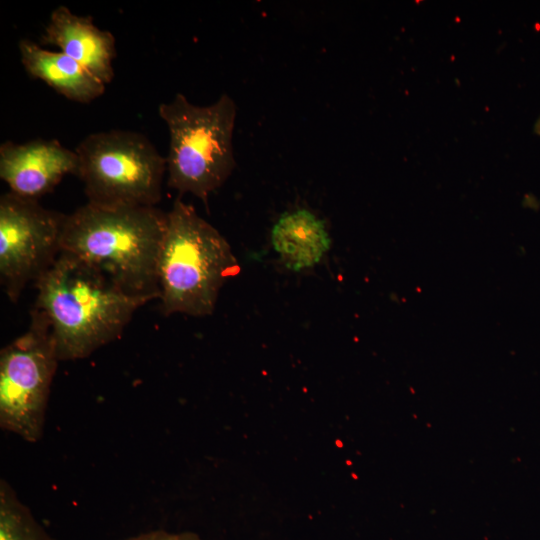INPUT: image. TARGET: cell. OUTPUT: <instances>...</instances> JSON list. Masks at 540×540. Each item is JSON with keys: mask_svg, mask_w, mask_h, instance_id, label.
Instances as JSON below:
<instances>
[{"mask_svg": "<svg viewBox=\"0 0 540 540\" xmlns=\"http://www.w3.org/2000/svg\"><path fill=\"white\" fill-rule=\"evenodd\" d=\"M34 307L48 320L60 361L78 360L121 336L153 299L133 295L87 262L59 253L34 284Z\"/></svg>", "mask_w": 540, "mask_h": 540, "instance_id": "1", "label": "cell"}, {"mask_svg": "<svg viewBox=\"0 0 540 540\" xmlns=\"http://www.w3.org/2000/svg\"><path fill=\"white\" fill-rule=\"evenodd\" d=\"M167 213L156 206L87 202L66 215L60 251L102 271L133 295L159 299L158 262Z\"/></svg>", "mask_w": 540, "mask_h": 540, "instance_id": "2", "label": "cell"}, {"mask_svg": "<svg viewBox=\"0 0 540 540\" xmlns=\"http://www.w3.org/2000/svg\"><path fill=\"white\" fill-rule=\"evenodd\" d=\"M237 271V260L225 238L177 198L167 212L158 262L163 313L212 314L222 285Z\"/></svg>", "mask_w": 540, "mask_h": 540, "instance_id": "3", "label": "cell"}, {"mask_svg": "<svg viewBox=\"0 0 540 540\" xmlns=\"http://www.w3.org/2000/svg\"><path fill=\"white\" fill-rule=\"evenodd\" d=\"M169 131L166 157L168 186L179 194L190 193L205 205L236 166L233 131L237 107L223 94L208 106H197L181 93L158 107Z\"/></svg>", "mask_w": 540, "mask_h": 540, "instance_id": "4", "label": "cell"}, {"mask_svg": "<svg viewBox=\"0 0 540 540\" xmlns=\"http://www.w3.org/2000/svg\"><path fill=\"white\" fill-rule=\"evenodd\" d=\"M76 176L88 202L105 206H156L167 160L143 134L128 130L91 133L74 149Z\"/></svg>", "mask_w": 540, "mask_h": 540, "instance_id": "5", "label": "cell"}, {"mask_svg": "<svg viewBox=\"0 0 540 540\" xmlns=\"http://www.w3.org/2000/svg\"><path fill=\"white\" fill-rule=\"evenodd\" d=\"M51 327L33 308L28 329L0 353V426L27 442L40 440L59 362Z\"/></svg>", "mask_w": 540, "mask_h": 540, "instance_id": "6", "label": "cell"}, {"mask_svg": "<svg viewBox=\"0 0 540 540\" xmlns=\"http://www.w3.org/2000/svg\"><path fill=\"white\" fill-rule=\"evenodd\" d=\"M66 215L7 192L0 197V279L11 302L49 269L60 253Z\"/></svg>", "mask_w": 540, "mask_h": 540, "instance_id": "7", "label": "cell"}, {"mask_svg": "<svg viewBox=\"0 0 540 540\" xmlns=\"http://www.w3.org/2000/svg\"><path fill=\"white\" fill-rule=\"evenodd\" d=\"M77 169L76 151L56 139L5 141L0 146V178L10 192L22 197L38 200L66 175H76Z\"/></svg>", "mask_w": 540, "mask_h": 540, "instance_id": "8", "label": "cell"}, {"mask_svg": "<svg viewBox=\"0 0 540 540\" xmlns=\"http://www.w3.org/2000/svg\"><path fill=\"white\" fill-rule=\"evenodd\" d=\"M41 40L59 47L105 85L114 78L115 37L98 28L90 16L76 15L68 7L58 6L52 11Z\"/></svg>", "mask_w": 540, "mask_h": 540, "instance_id": "9", "label": "cell"}, {"mask_svg": "<svg viewBox=\"0 0 540 540\" xmlns=\"http://www.w3.org/2000/svg\"><path fill=\"white\" fill-rule=\"evenodd\" d=\"M18 47L26 72L65 98L90 103L105 92L102 81L63 52L46 50L28 39L21 40Z\"/></svg>", "mask_w": 540, "mask_h": 540, "instance_id": "10", "label": "cell"}, {"mask_svg": "<svg viewBox=\"0 0 540 540\" xmlns=\"http://www.w3.org/2000/svg\"><path fill=\"white\" fill-rule=\"evenodd\" d=\"M271 243L283 265L298 272L319 263L330 249L331 239L324 221L302 208L277 219Z\"/></svg>", "mask_w": 540, "mask_h": 540, "instance_id": "11", "label": "cell"}, {"mask_svg": "<svg viewBox=\"0 0 540 540\" xmlns=\"http://www.w3.org/2000/svg\"><path fill=\"white\" fill-rule=\"evenodd\" d=\"M0 540H52L4 479L0 481Z\"/></svg>", "mask_w": 540, "mask_h": 540, "instance_id": "12", "label": "cell"}, {"mask_svg": "<svg viewBox=\"0 0 540 540\" xmlns=\"http://www.w3.org/2000/svg\"><path fill=\"white\" fill-rule=\"evenodd\" d=\"M124 540H201L194 533H170L162 530L142 533Z\"/></svg>", "mask_w": 540, "mask_h": 540, "instance_id": "13", "label": "cell"}]
</instances>
